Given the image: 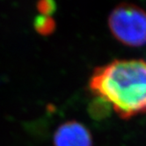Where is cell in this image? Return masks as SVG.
Wrapping results in <instances>:
<instances>
[{"label":"cell","mask_w":146,"mask_h":146,"mask_svg":"<svg viewBox=\"0 0 146 146\" xmlns=\"http://www.w3.org/2000/svg\"><path fill=\"white\" fill-rule=\"evenodd\" d=\"M89 88L122 119L146 113V61L115 59L99 66L90 78Z\"/></svg>","instance_id":"obj_1"},{"label":"cell","mask_w":146,"mask_h":146,"mask_svg":"<svg viewBox=\"0 0 146 146\" xmlns=\"http://www.w3.org/2000/svg\"><path fill=\"white\" fill-rule=\"evenodd\" d=\"M108 23L111 34L121 43L134 48L146 44V12L140 6L118 5L110 13Z\"/></svg>","instance_id":"obj_2"},{"label":"cell","mask_w":146,"mask_h":146,"mask_svg":"<svg viewBox=\"0 0 146 146\" xmlns=\"http://www.w3.org/2000/svg\"><path fill=\"white\" fill-rule=\"evenodd\" d=\"M54 146H92L89 129L77 121H65L54 134Z\"/></svg>","instance_id":"obj_3"},{"label":"cell","mask_w":146,"mask_h":146,"mask_svg":"<svg viewBox=\"0 0 146 146\" xmlns=\"http://www.w3.org/2000/svg\"><path fill=\"white\" fill-rule=\"evenodd\" d=\"M56 24L51 16L39 14L34 19V28L36 32L43 36L52 35L56 30Z\"/></svg>","instance_id":"obj_4"},{"label":"cell","mask_w":146,"mask_h":146,"mask_svg":"<svg viewBox=\"0 0 146 146\" xmlns=\"http://www.w3.org/2000/svg\"><path fill=\"white\" fill-rule=\"evenodd\" d=\"M112 107L110 104L101 98L95 97L89 105L90 115L96 120H101L109 115Z\"/></svg>","instance_id":"obj_5"},{"label":"cell","mask_w":146,"mask_h":146,"mask_svg":"<svg viewBox=\"0 0 146 146\" xmlns=\"http://www.w3.org/2000/svg\"><path fill=\"white\" fill-rule=\"evenodd\" d=\"M36 8L40 14L51 16L56 11V4L52 0H42V1H39L37 3Z\"/></svg>","instance_id":"obj_6"}]
</instances>
